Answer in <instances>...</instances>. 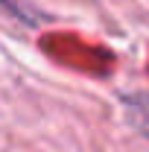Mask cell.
<instances>
[{
    "mask_svg": "<svg viewBox=\"0 0 149 152\" xmlns=\"http://www.w3.org/2000/svg\"><path fill=\"white\" fill-rule=\"evenodd\" d=\"M126 108H129L131 123H134V126L149 137V94H140V96L126 99Z\"/></svg>",
    "mask_w": 149,
    "mask_h": 152,
    "instance_id": "1",
    "label": "cell"
}]
</instances>
